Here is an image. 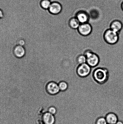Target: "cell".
Instances as JSON below:
<instances>
[{
  "label": "cell",
  "instance_id": "obj_1",
  "mask_svg": "<svg viewBox=\"0 0 123 124\" xmlns=\"http://www.w3.org/2000/svg\"><path fill=\"white\" fill-rule=\"evenodd\" d=\"M92 76L94 79L99 84H103L108 81L109 73L108 69L103 67L97 66L92 68Z\"/></svg>",
  "mask_w": 123,
  "mask_h": 124
},
{
  "label": "cell",
  "instance_id": "obj_2",
  "mask_svg": "<svg viewBox=\"0 0 123 124\" xmlns=\"http://www.w3.org/2000/svg\"><path fill=\"white\" fill-rule=\"evenodd\" d=\"M86 56V63L91 68L96 67L99 64L100 59L99 56L91 49L88 48L83 53Z\"/></svg>",
  "mask_w": 123,
  "mask_h": 124
},
{
  "label": "cell",
  "instance_id": "obj_3",
  "mask_svg": "<svg viewBox=\"0 0 123 124\" xmlns=\"http://www.w3.org/2000/svg\"><path fill=\"white\" fill-rule=\"evenodd\" d=\"M103 38L104 42L110 45H114L118 43L120 39V35L118 33L110 28L105 31Z\"/></svg>",
  "mask_w": 123,
  "mask_h": 124
},
{
  "label": "cell",
  "instance_id": "obj_4",
  "mask_svg": "<svg viewBox=\"0 0 123 124\" xmlns=\"http://www.w3.org/2000/svg\"><path fill=\"white\" fill-rule=\"evenodd\" d=\"M91 70L92 68L86 63L78 65L77 67L76 72L78 76L85 78L90 75Z\"/></svg>",
  "mask_w": 123,
  "mask_h": 124
},
{
  "label": "cell",
  "instance_id": "obj_5",
  "mask_svg": "<svg viewBox=\"0 0 123 124\" xmlns=\"http://www.w3.org/2000/svg\"><path fill=\"white\" fill-rule=\"evenodd\" d=\"M93 28L92 25L90 23H87L80 24L77 30L80 36L86 37L91 34Z\"/></svg>",
  "mask_w": 123,
  "mask_h": 124
},
{
  "label": "cell",
  "instance_id": "obj_6",
  "mask_svg": "<svg viewBox=\"0 0 123 124\" xmlns=\"http://www.w3.org/2000/svg\"><path fill=\"white\" fill-rule=\"evenodd\" d=\"M75 16L78 19L80 24L89 23L90 21V14L85 10L80 9L77 11Z\"/></svg>",
  "mask_w": 123,
  "mask_h": 124
},
{
  "label": "cell",
  "instance_id": "obj_7",
  "mask_svg": "<svg viewBox=\"0 0 123 124\" xmlns=\"http://www.w3.org/2000/svg\"><path fill=\"white\" fill-rule=\"evenodd\" d=\"M46 89L48 93L52 95L57 94L60 91L58 84L53 81L47 84Z\"/></svg>",
  "mask_w": 123,
  "mask_h": 124
},
{
  "label": "cell",
  "instance_id": "obj_8",
  "mask_svg": "<svg viewBox=\"0 0 123 124\" xmlns=\"http://www.w3.org/2000/svg\"><path fill=\"white\" fill-rule=\"evenodd\" d=\"M123 24L122 22L118 19H115L110 23V28L120 34L122 30Z\"/></svg>",
  "mask_w": 123,
  "mask_h": 124
},
{
  "label": "cell",
  "instance_id": "obj_9",
  "mask_svg": "<svg viewBox=\"0 0 123 124\" xmlns=\"http://www.w3.org/2000/svg\"><path fill=\"white\" fill-rule=\"evenodd\" d=\"M62 6L60 3L57 2H52L49 8V12L54 15L58 14L62 10Z\"/></svg>",
  "mask_w": 123,
  "mask_h": 124
},
{
  "label": "cell",
  "instance_id": "obj_10",
  "mask_svg": "<svg viewBox=\"0 0 123 124\" xmlns=\"http://www.w3.org/2000/svg\"><path fill=\"white\" fill-rule=\"evenodd\" d=\"M42 119L44 124H54L55 123V118L54 115L49 112L43 114Z\"/></svg>",
  "mask_w": 123,
  "mask_h": 124
},
{
  "label": "cell",
  "instance_id": "obj_11",
  "mask_svg": "<svg viewBox=\"0 0 123 124\" xmlns=\"http://www.w3.org/2000/svg\"><path fill=\"white\" fill-rule=\"evenodd\" d=\"M13 52L15 56L19 58H23L26 53V51L24 47L19 45H17L14 47Z\"/></svg>",
  "mask_w": 123,
  "mask_h": 124
},
{
  "label": "cell",
  "instance_id": "obj_12",
  "mask_svg": "<svg viewBox=\"0 0 123 124\" xmlns=\"http://www.w3.org/2000/svg\"><path fill=\"white\" fill-rule=\"evenodd\" d=\"M105 118L108 124H116L118 121L117 115L113 112H110L106 115Z\"/></svg>",
  "mask_w": 123,
  "mask_h": 124
},
{
  "label": "cell",
  "instance_id": "obj_13",
  "mask_svg": "<svg viewBox=\"0 0 123 124\" xmlns=\"http://www.w3.org/2000/svg\"><path fill=\"white\" fill-rule=\"evenodd\" d=\"M80 24V22L75 16L72 17L69 21V26L72 30H77Z\"/></svg>",
  "mask_w": 123,
  "mask_h": 124
},
{
  "label": "cell",
  "instance_id": "obj_14",
  "mask_svg": "<svg viewBox=\"0 0 123 124\" xmlns=\"http://www.w3.org/2000/svg\"><path fill=\"white\" fill-rule=\"evenodd\" d=\"M76 61L78 65L86 63L87 61L86 57L84 54H79L76 58Z\"/></svg>",
  "mask_w": 123,
  "mask_h": 124
},
{
  "label": "cell",
  "instance_id": "obj_15",
  "mask_svg": "<svg viewBox=\"0 0 123 124\" xmlns=\"http://www.w3.org/2000/svg\"><path fill=\"white\" fill-rule=\"evenodd\" d=\"M58 85L60 91L65 92L68 89L69 85L67 82L65 81H62L59 83Z\"/></svg>",
  "mask_w": 123,
  "mask_h": 124
},
{
  "label": "cell",
  "instance_id": "obj_16",
  "mask_svg": "<svg viewBox=\"0 0 123 124\" xmlns=\"http://www.w3.org/2000/svg\"><path fill=\"white\" fill-rule=\"evenodd\" d=\"M52 2L49 0H42L40 2L41 7L43 9H48Z\"/></svg>",
  "mask_w": 123,
  "mask_h": 124
},
{
  "label": "cell",
  "instance_id": "obj_17",
  "mask_svg": "<svg viewBox=\"0 0 123 124\" xmlns=\"http://www.w3.org/2000/svg\"><path fill=\"white\" fill-rule=\"evenodd\" d=\"M96 124H108L105 117L101 116L96 120Z\"/></svg>",
  "mask_w": 123,
  "mask_h": 124
},
{
  "label": "cell",
  "instance_id": "obj_18",
  "mask_svg": "<svg viewBox=\"0 0 123 124\" xmlns=\"http://www.w3.org/2000/svg\"><path fill=\"white\" fill-rule=\"evenodd\" d=\"M48 112L54 115L56 114L57 112V110L55 107L51 106L48 109Z\"/></svg>",
  "mask_w": 123,
  "mask_h": 124
},
{
  "label": "cell",
  "instance_id": "obj_19",
  "mask_svg": "<svg viewBox=\"0 0 123 124\" xmlns=\"http://www.w3.org/2000/svg\"><path fill=\"white\" fill-rule=\"evenodd\" d=\"M26 43L25 40L23 39L19 40L17 43V45H19L24 47L25 46Z\"/></svg>",
  "mask_w": 123,
  "mask_h": 124
},
{
  "label": "cell",
  "instance_id": "obj_20",
  "mask_svg": "<svg viewBox=\"0 0 123 124\" xmlns=\"http://www.w3.org/2000/svg\"><path fill=\"white\" fill-rule=\"evenodd\" d=\"M4 17V13L3 11L0 9V19L3 18Z\"/></svg>",
  "mask_w": 123,
  "mask_h": 124
},
{
  "label": "cell",
  "instance_id": "obj_21",
  "mask_svg": "<svg viewBox=\"0 0 123 124\" xmlns=\"http://www.w3.org/2000/svg\"><path fill=\"white\" fill-rule=\"evenodd\" d=\"M116 124H123V122L121 121H118Z\"/></svg>",
  "mask_w": 123,
  "mask_h": 124
},
{
  "label": "cell",
  "instance_id": "obj_22",
  "mask_svg": "<svg viewBox=\"0 0 123 124\" xmlns=\"http://www.w3.org/2000/svg\"><path fill=\"white\" fill-rule=\"evenodd\" d=\"M121 8L122 9V10L123 11V2L122 3L121 5Z\"/></svg>",
  "mask_w": 123,
  "mask_h": 124
}]
</instances>
